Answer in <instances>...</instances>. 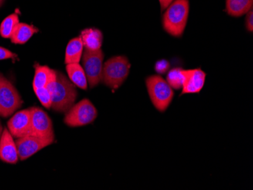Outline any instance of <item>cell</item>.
<instances>
[{
	"mask_svg": "<svg viewBox=\"0 0 253 190\" xmlns=\"http://www.w3.org/2000/svg\"><path fill=\"white\" fill-rule=\"evenodd\" d=\"M159 2H160V0H159Z\"/></svg>",
	"mask_w": 253,
	"mask_h": 190,
	"instance_id": "cell-28",
	"label": "cell"
},
{
	"mask_svg": "<svg viewBox=\"0 0 253 190\" xmlns=\"http://www.w3.org/2000/svg\"><path fill=\"white\" fill-rule=\"evenodd\" d=\"M84 44L81 37L70 40L65 50V62L68 64L79 63L82 58Z\"/></svg>",
	"mask_w": 253,
	"mask_h": 190,
	"instance_id": "cell-15",
	"label": "cell"
},
{
	"mask_svg": "<svg viewBox=\"0 0 253 190\" xmlns=\"http://www.w3.org/2000/svg\"><path fill=\"white\" fill-rule=\"evenodd\" d=\"M253 0H226V12L233 17H240L253 9Z\"/></svg>",
	"mask_w": 253,
	"mask_h": 190,
	"instance_id": "cell-18",
	"label": "cell"
},
{
	"mask_svg": "<svg viewBox=\"0 0 253 190\" xmlns=\"http://www.w3.org/2000/svg\"><path fill=\"white\" fill-rule=\"evenodd\" d=\"M146 84L153 106L161 113L166 112L174 98L173 89L166 80L159 75L148 76Z\"/></svg>",
	"mask_w": 253,
	"mask_h": 190,
	"instance_id": "cell-4",
	"label": "cell"
},
{
	"mask_svg": "<svg viewBox=\"0 0 253 190\" xmlns=\"http://www.w3.org/2000/svg\"><path fill=\"white\" fill-rule=\"evenodd\" d=\"M56 76V71L49 69V67L42 66L37 64L35 65L33 88L34 89L47 87L51 81Z\"/></svg>",
	"mask_w": 253,
	"mask_h": 190,
	"instance_id": "cell-14",
	"label": "cell"
},
{
	"mask_svg": "<svg viewBox=\"0 0 253 190\" xmlns=\"http://www.w3.org/2000/svg\"><path fill=\"white\" fill-rule=\"evenodd\" d=\"M18 158L16 143L8 129L5 128L0 139V159L8 164H15Z\"/></svg>",
	"mask_w": 253,
	"mask_h": 190,
	"instance_id": "cell-12",
	"label": "cell"
},
{
	"mask_svg": "<svg viewBox=\"0 0 253 190\" xmlns=\"http://www.w3.org/2000/svg\"><path fill=\"white\" fill-rule=\"evenodd\" d=\"M34 90L39 101L45 109H49L52 108V97H51L50 91L47 87L40 88Z\"/></svg>",
	"mask_w": 253,
	"mask_h": 190,
	"instance_id": "cell-21",
	"label": "cell"
},
{
	"mask_svg": "<svg viewBox=\"0 0 253 190\" xmlns=\"http://www.w3.org/2000/svg\"><path fill=\"white\" fill-rule=\"evenodd\" d=\"M4 2H5V0H0V7L3 5Z\"/></svg>",
	"mask_w": 253,
	"mask_h": 190,
	"instance_id": "cell-27",
	"label": "cell"
},
{
	"mask_svg": "<svg viewBox=\"0 0 253 190\" xmlns=\"http://www.w3.org/2000/svg\"><path fill=\"white\" fill-rule=\"evenodd\" d=\"M8 131L15 138H21L31 134V109L15 113L8 121Z\"/></svg>",
	"mask_w": 253,
	"mask_h": 190,
	"instance_id": "cell-10",
	"label": "cell"
},
{
	"mask_svg": "<svg viewBox=\"0 0 253 190\" xmlns=\"http://www.w3.org/2000/svg\"><path fill=\"white\" fill-rule=\"evenodd\" d=\"M184 80L180 96L184 94L200 93L206 82V74L202 69L183 70Z\"/></svg>",
	"mask_w": 253,
	"mask_h": 190,
	"instance_id": "cell-11",
	"label": "cell"
},
{
	"mask_svg": "<svg viewBox=\"0 0 253 190\" xmlns=\"http://www.w3.org/2000/svg\"><path fill=\"white\" fill-rule=\"evenodd\" d=\"M189 12V0H174L167 7L163 15L165 31L174 38L181 37L187 25Z\"/></svg>",
	"mask_w": 253,
	"mask_h": 190,
	"instance_id": "cell-2",
	"label": "cell"
},
{
	"mask_svg": "<svg viewBox=\"0 0 253 190\" xmlns=\"http://www.w3.org/2000/svg\"><path fill=\"white\" fill-rule=\"evenodd\" d=\"M19 23V17L18 14H11L6 17L0 25V35L2 38L5 39L11 38L15 28Z\"/></svg>",
	"mask_w": 253,
	"mask_h": 190,
	"instance_id": "cell-19",
	"label": "cell"
},
{
	"mask_svg": "<svg viewBox=\"0 0 253 190\" xmlns=\"http://www.w3.org/2000/svg\"><path fill=\"white\" fill-rule=\"evenodd\" d=\"M174 0H160V5L161 8H162V10H165L167 8V7L173 2Z\"/></svg>",
	"mask_w": 253,
	"mask_h": 190,
	"instance_id": "cell-25",
	"label": "cell"
},
{
	"mask_svg": "<svg viewBox=\"0 0 253 190\" xmlns=\"http://www.w3.org/2000/svg\"><path fill=\"white\" fill-rule=\"evenodd\" d=\"M183 80H184L183 69L180 68L171 69L168 74L167 78H166V81L172 89H181Z\"/></svg>",
	"mask_w": 253,
	"mask_h": 190,
	"instance_id": "cell-20",
	"label": "cell"
},
{
	"mask_svg": "<svg viewBox=\"0 0 253 190\" xmlns=\"http://www.w3.org/2000/svg\"><path fill=\"white\" fill-rule=\"evenodd\" d=\"M104 53L102 50L90 51L85 49L82 55L83 69L86 74L88 83L91 88L98 86L102 81Z\"/></svg>",
	"mask_w": 253,
	"mask_h": 190,
	"instance_id": "cell-7",
	"label": "cell"
},
{
	"mask_svg": "<svg viewBox=\"0 0 253 190\" xmlns=\"http://www.w3.org/2000/svg\"><path fill=\"white\" fill-rule=\"evenodd\" d=\"M80 37L82 38L85 49L96 51L99 50L102 47L103 35L99 29L88 28L84 30Z\"/></svg>",
	"mask_w": 253,
	"mask_h": 190,
	"instance_id": "cell-13",
	"label": "cell"
},
{
	"mask_svg": "<svg viewBox=\"0 0 253 190\" xmlns=\"http://www.w3.org/2000/svg\"><path fill=\"white\" fill-rule=\"evenodd\" d=\"M130 64L123 55L111 58L105 62L102 69V80L113 90L119 89L128 76Z\"/></svg>",
	"mask_w": 253,
	"mask_h": 190,
	"instance_id": "cell-3",
	"label": "cell"
},
{
	"mask_svg": "<svg viewBox=\"0 0 253 190\" xmlns=\"http://www.w3.org/2000/svg\"><path fill=\"white\" fill-rule=\"evenodd\" d=\"M97 115V110L93 103L84 99L67 112L64 122L68 127H82L93 123Z\"/></svg>",
	"mask_w": 253,
	"mask_h": 190,
	"instance_id": "cell-5",
	"label": "cell"
},
{
	"mask_svg": "<svg viewBox=\"0 0 253 190\" xmlns=\"http://www.w3.org/2000/svg\"><path fill=\"white\" fill-rule=\"evenodd\" d=\"M66 71L71 81L80 89H87L88 82L83 67L79 63L68 64Z\"/></svg>",
	"mask_w": 253,
	"mask_h": 190,
	"instance_id": "cell-16",
	"label": "cell"
},
{
	"mask_svg": "<svg viewBox=\"0 0 253 190\" xmlns=\"http://www.w3.org/2000/svg\"><path fill=\"white\" fill-rule=\"evenodd\" d=\"M246 18V28L247 31L253 32V9L250 10L248 13H247Z\"/></svg>",
	"mask_w": 253,
	"mask_h": 190,
	"instance_id": "cell-24",
	"label": "cell"
},
{
	"mask_svg": "<svg viewBox=\"0 0 253 190\" xmlns=\"http://www.w3.org/2000/svg\"><path fill=\"white\" fill-rule=\"evenodd\" d=\"M31 134L34 137H55L52 120L46 113L38 107L31 108Z\"/></svg>",
	"mask_w": 253,
	"mask_h": 190,
	"instance_id": "cell-9",
	"label": "cell"
},
{
	"mask_svg": "<svg viewBox=\"0 0 253 190\" xmlns=\"http://www.w3.org/2000/svg\"><path fill=\"white\" fill-rule=\"evenodd\" d=\"M2 131H3V130H2V124L0 123V139H1V137H2Z\"/></svg>",
	"mask_w": 253,
	"mask_h": 190,
	"instance_id": "cell-26",
	"label": "cell"
},
{
	"mask_svg": "<svg viewBox=\"0 0 253 190\" xmlns=\"http://www.w3.org/2000/svg\"><path fill=\"white\" fill-rule=\"evenodd\" d=\"M170 69V63L166 59L157 61L155 65V70L159 75H164Z\"/></svg>",
	"mask_w": 253,
	"mask_h": 190,
	"instance_id": "cell-22",
	"label": "cell"
},
{
	"mask_svg": "<svg viewBox=\"0 0 253 190\" xmlns=\"http://www.w3.org/2000/svg\"><path fill=\"white\" fill-rule=\"evenodd\" d=\"M52 97V109L66 113L75 104L78 92L75 85L62 72L56 71V76L47 86Z\"/></svg>",
	"mask_w": 253,
	"mask_h": 190,
	"instance_id": "cell-1",
	"label": "cell"
},
{
	"mask_svg": "<svg viewBox=\"0 0 253 190\" xmlns=\"http://www.w3.org/2000/svg\"><path fill=\"white\" fill-rule=\"evenodd\" d=\"M54 141L55 137L42 138L29 135L17 139L15 143L18 149L19 159L21 161L28 159L42 149L49 147Z\"/></svg>",
	"mask_w": 253,
	"mask_h": 190,
	"instance_id": "cell-8",
	"label": "cell"
},
{
	"mask_svg": "<svg viewBox=\"0 0 253 190\" xmlns=\"http://www.w3.org/2000/svg\"><path fill=\"white\" fill-rule=\"evenodd\" d=\"M38 32V28L32 25L25 23H19L17 25L11 35V41L14 44H25L34 34Z\"/></svg>",
	"mask_w": 253,
	"mask_h": 190,
	"instance_id": "cell-17",
	"label": "cell"
},
{
	"mask_svg": "<svg viewBox=\"0 0 253 190\" xmlns=\"http://www.w3.org/2000/svg\"><path fill=\"white\" fill-rule=\"evenodd\" d=\"M23 101L14 85L0 73V116L8 117L22 106Z\"/></svg>",
	"mask_w": 253,
	"mask_h": 190,
	"instance_id": "cell-6",
	"label": "cell"
},
{
	"mask_svg": "<svg viewBox=\"0 0 253 190\" xmlns=\"http://www.w3.org/2000/svg\"><path fill=\"white\" fill-rule=\"evenodd\" d=\"M18 57V55L14 52H11L8 49L0 46V61L6 60V59H15Z\"/></svg>",
	"mask_w": 253,
	"mask_h": 190,
	"instance_id": "cell-23",
	"label": "cell"
}]
</instances>
